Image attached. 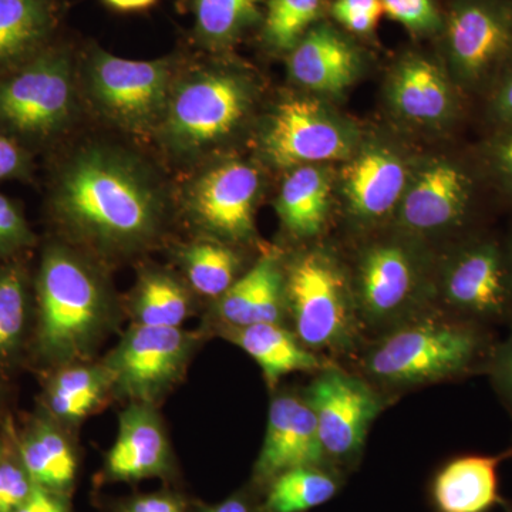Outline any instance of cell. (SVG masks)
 I'll return each instance as SVG.
<instances>
[{
	"label": "cell",
	"instance_id": "cell-1",
	"mask_svg": "<svg viewBox=\"0 0 512 512\" xmlns=\"http://www.w3.org/2000/svg\"><path fill=\"white\" fill-rule=\"evenodd\" d=\"M53 208L64 227L101 248L134 249L156 237L163 205L136 163L104 148L74 157L59 175Z\"/></svg>",
	"mask_w": 512,
	"mask_h": 512
},
{
	"label": "cell",
	"instance_id": "cell-2",
	"mask_svg": "<svg viewBox=\"0 0 512 512\" xmlns=\"http://www.w3.org/2000/svg\"><path fill=\"white\" fill-rule=\"evenodd\" d=\"M493 349L484 325L421 313L383 333L363 366L375 382L403 389L467 375L488 365Z\"/></svg>",
	"mask_w": 512,
	"mask_h": 512
},
{
	"label": "cell",
	"instance_id": "cell-3",
	"mask_svg": "<svg viewBox=\"0 0 512 512\" xmlns=\"http://www.w3.org/2000/svg\"><path fill=\"white\" fill-rule=\"evenodd\" d=\"M37 345L49 362L69 366L92 355L113 309L99 275L69 249L50 247L37 276Z\"/></svg>",
	"mask_w": 512,
	"mask_h": 512
},
{
	"label": "cell",
	"instance_id": "cell-4",
	"mask_svg": "<svg viewBox=\"0 0 512 512\" xmlns=\"http://www.w3.org/2000/svg\"><path fill=\"white\" fill-rule=\"evenodd\" d=\"M285 306L293 333L311 352H348L363 329L348 276L322 249L293 259L285 274Z\"/></svg>",
	"mask_w": 512,
	"mask_h": 512
},
{
	"label": "cell",
	"instance_id": "cell-5",
	"mask_svg": "<svg viewBox=\"0 0 512 512\" xmlns=\"http://www.w3.org/2000/svg\"><path fill=\"white\" fill-rule=\"evenodd\" d=\"M73 103L72 55L55 40L0 74V130L19 143L55 136L72 116Z\"/></svg>",
	"mask_w": 512,
	"mask_h": 512
},
{
	"label": "cell",
	"instance_id": "cell-6",
	"mask_svg": "<svg viewBox=\"0 0 512 512\" xmlns=\"http://www.w3.org/2000/svg\"><path fill=\"white\" fill-rule=\"evenodd\" d=\"M424 272L423 258L406 242L380 241L363 249L352 285L363 328L386 333L421 315Z\"/></svg>",
	"mask_w": 512,
	"mask_h": 512
},
{
	"label": "cell",
	"instance_id": "cell-7",
	"mask_svg": "<svg viewBox=\"0 0 512 512\" xmlns=\"http://www.w3.org/2000/svg\"><path fill=\"white\" fill-rule=\"evenodd\" d=\"M194 345L183 328L134 323L101 366L119 396L154 404L183 376Z\"/></svg>",
	"mask_w": 512,
	"mask_h": 512
},
{
	"label": "cell",
	"instance_id": "cell-8",
	"mask_svg": "<svg viewBox=\"0 0 512 512\" xmlns=\"http://www.w3.org/2000/svg\"><path fill=\"white\" fill-rule=\"evenodd\" d=\"M439 39L458 82L483 83L511 59L512 0H450Z\"/></svg>",
	"mask_w": 512,
	"mask_h": 512
},
{
	"label": "cell",
	"instance_id": "cell-9",
	"mask_svg": "<svg viewBox=\"0 0 512 512\" xmlns=\"http://www.w3.org/2000/svg\"><path fill=\"white\" fill-rule=\"evenodd\" d=\"M305 399L315 413L325 458L336 464L355 463L382 410L375 390L365 380L330 365L309 384Z\"/></svg>",
	"mask_w": 512,
	"mask_h": 512
},
{
	"label": "cell",
	"instance_id": "cell-10",
	"mask_svg": "<svg viewBox=\"0 0 512 512\" xmlns=\"http://www.w3.org/2000/svg\"><path fill=\"white\" fill-rule=\"evenodd\" d=\"M251 92L237 74L204 72L175 92L168 109L167 136L185 150L217 143L247 114Z\"/></svg>",
	"mask_w": 512,
	"mask_h": 512
},
{
	"label": "cell",
	"instance_id": "cell-11",
	"mask_svg": "<svg viewBox=\"0 0 512 512\" xmlns=\"http://www.w3.org/2000/svg\"><path fill=\"white\" fill-rule=\"evenodd\" d=\"M355 136L318 100L293 97L276 107L264 137L266 156L281 168L345 160Z\"/></svg>",
	"mask_w": 512,
	"mask_h": 512
},
{
	"label": "cell",
	"instance_id": "cell-12",
	"mask_svg": "<svg viewBox=\"0 0 512 512\" xmlns=\"http://www.w3.org/2000/svg\"><path fill=\"white\" fill-rule=\"evenodd\" d=\"M89 72L97 103L123 126L147 127L163 111L171 76L167 59L128 60L96 49Z\"/></svg>",
	"mask_w": 512,
	"mask_h": 512
},
{
	"label": "cell",
	"instance_id": "cell-13",
	"mask_svg": "<svg viewBox=\"0 0 512 512\" xmlns=\"http://www.w3.org/2000/svg\"><path fill=\"white\" fill-rule=\"evenodd\" d=\"M441 298L453 316L470 322H498L512 311L508 266L500 248L480 241L448 259L440 278Z\"/></svg>",
	"mask_w": 512,
	"mask_h": 512
},
{
	"label": "cell",
	"instance_id": "cell-14",
	"mask_svg": "<svg viewBox=\"0 0 512 512\" xmlns=\"http://www.w3.org/2000/svg\"><path fill=\"white\" fill-rule=\"evenodd\" d=\"M259 177L244 163L222 164L202 175L191 191L195 220L228 241H247L254 234Z\"/></svg>",
	"mask_w": 512,
	"mask_h": 512
},
{
	"label": "cell",
	"instance_id": "cell-15",
	"mask_svg": "<svg viewBox=\"0 0 512 512\" xmlns=\"http://www.w3.org/2000/svg\"><path fill=\"white\" fill-rule=\"evenodd\" d=\"M471 183L453 161H429L407 185L399 222L413 235L437 234L460 224L470 204Z\"/></svg>",
	"mask_w": 512,
	"mask_h": 512
},
{
	"label": "cell",
	"instance_id": "cell-16",
	"mask_svg": "<svg viewBox=\"0 0 512 512\" xmlns=\"http://www.w3.org/2000/svg\"><path fill=\"white\" fill-rule=\"evenodd\" d=\"M325 460L315 413L305 397L279 394L271 402L261 453L255 464L259 483H271L284 471L320 466Z\"/></svg>",
	"mask_w": 512,
	"mask_h": 512
},
{
	"label": "cell",
	"instance_id": "cell-17",
	"mask_svg": "<svg viewBox=\"0 0 512 512\" xmlns=\"http://www.w3.org/2000/svg\"><path fill=\"white\" fill-rule=\"evenodd\" d=\"M288 55L293 80L322 94H340L352 86L365 57L355 37L326 19L316 23Z\"/></svg>",
	"mask_w": 512,
	"mask_h": 512
},
{
	"label": "cell",
	"instance_id": "cell-18",
	"mask_svg": "<svg viewBox=\"0 0 512 512\" xmlns=\"http://www.w3.org/2000/svg\"><path fill=\"white\" fill-rule=\"evenodd\" d=\"M343 195L350 214L360 222H376L399 207L407 187V168L392 148H363L343 168Z\"/></svg>",
	"mask_w": 512,
	"mask_h": 512
},
{
	"label": "cell",
	"instance_id": "cell-19",
	"mask_svg": "<svg viewBox=\"0 0 512 512\" xmlns=\"http://www.w3.org/2000/svg\"><path fill=\"white\" fill-rule=\"evenodd\" d=\"M390 106L419 126H440L454 113V96L439 63L420 52H407L390 73Z\"/></svg>",
	"mask_w": 512,
	"mask_h": 512
},
{
	"label": "cell",
	"instance_id": "cell-20",
	"mask_svg": "<svg viewBox=\"0 0 512 512\" xmlns=\"http://www.w3.org/2000/svg\"><path fill=\"white\" fill-rule=\"evenodd\" d=\"M119 421V434L107 454V474L113 480L138 481L167 473L170 444L154 404L131 403Z\"/></svg>",
	"mask_w": 512,
	"mask_h": 512
},
{
	"label": "cell",
	"instance_id": "cell-21",
	"mask_svg": "<svg viewBox=\"0 0 512 512\" xmlns=\"http://www.w3.org/2000/svg\"><path fill=\"white\" fill-rule=\"evenodd\" d=\"M511 457L512 448L494 456L468 454L448 461L431 487L437 512H490L503 503L498 467Z\"/></svg>",
	"mask_w": 512,
	"mask_h": 512
},
{
	"label": "cell",
	"instance_id": "cell-22",
	"mask_svg": "<svg viewBox=\"0 0 512 512\" xmlns=\"http://www.w3.org/2000/svg\"><path fill=\"white\" fill-rule=\"evenodd\" d=\"M218 316L225 328L258 323L281 325L286 311L285 274L278 259L265 256L218 298Z\"/></svg>",
	"mask_w": 512,
	"mask_h": 512
},
{
	"label": "cell",
	"instance_id": "cell-23",
	"mask_svg": "<svg viewBox=\"0 0 512 512\" xmlns=\"http://www.w3.org/2000/svg\"><path fill=\"white\" fill-rule=\"evenodd\" d=\"M60 19V0H0V74L50 45Z\"/></svg>",
	"mask_w": 512,
	"mask_h": 512
},
{
	"label": "cell",
	"instance_id": "cell-24",
	"mask_svg": "<svg viewBox=\"0 0 512 512\" xmlns=\"http://www.w3.org/2000/svg\"><path fill=\"white\" fill-rule=\"evenodd\" d=\"M225 338L248 353L261 367L266 382L275 386L295 372H320L328 367L299 342L295 333L276 323H258L242 328H225Z\"/></svg>",
	"mask_w": 512,
	"mask_h": 512
},
{
	"label": "cell",
	"instance_id": "cell-25",
	"mask_svg": "<svg viewBox=\"0 0 512 512\" xmlns=\"http://www.w3.org/2000/svg\"><path fill=\"white\" fill-rule=\"evenodd\" d=\"M330 183L316 165L295 168L286 178L276 201V211L286 231L296 238H311L325 227Z\"/></svg>",
	"mask_w": 512,
	"mask_h": 512
},
{
	"label": "cell",
	"instance_id": "cell-26",
	"mask_svg": "<svg viewBox=\"0 0 512 512\" xmlns=\"http://www.w3.org/2000/svg\"><path fill=\"white\" fill-rule=\"evenodd\" d=\"M18 456L35 485L66 493L76 478L77 460L72 446L60 431L39 424L20 443Z\"/></svg>",
	"mask_w": 512,
	"mask_h": 512
},
{
	"label": "cell",
	"instance_id": "cell-27",
	"mask_svg": "<svg viewBox=\"0 0 512 512\" xmlns=\"http://www.w3.org/2000/svg\"><path fill=\"white\" fill-rule=\"evenodd\" d=\"M266 0H194L195 35L202 45L224 49L261 25Z\"/></svg>",
	"mask_w": 512,
	"mask_h": 512
},
{
	"label": "cell",
	"instance_id": "cell-28",
	"mask_svg": "<svg viewBox=\"0 0 512 512\" xmlns=\"http://www.w3.org/2000/svg\"><path fill=\"white\" fill-rule=\"evenodd\" d=\"M110 389L103 366H63L49 384L46 403L57 419L79 421L99 406Z\"/></svg>",
	"mask_w": 512,
	"mask_h": 512
},
{
	"label": "cell",
	"instance_id": "cell-29",
	"mask_svg": "<svg viewBox=\"0 0 512 512\" xmlns=\"http://www.w3.org/2000/svg\"><path fill=\"white\" fill-rule=\"evenodd\" d=\"M339 487V478L320 466L292 468L269 483L264 512H306L332 500Z\"/></svg>",
	"mask_w": 512,
	"mask_h": 512
},
{
	"label": "cell",
	"instance_id": "cell-30",
	"mask_svg": "<svg viewBox=\"0 0 512 512\" xmlns=\"http://www.w3.org/2000/svg\"><path fill=\"white\" fill-rule=\"evenodd\" d=\"M326 13V0H266L259 25L262 43L272 52L289 53Z\"/></svg>",
	"mask_w": 512,
	"mask_h": 512
},
{
	"label": "cell",
	"instance_id": "cell-31",
	"mask_svg": "<svg viewBox=\"0 0 512 512\" xmlns=\"http://www.w3.org/2000/svg\"><path fill=\"white\" fill-rule=\"evenodd\" d=\"M190 312V298L173 276L163 272L143 276L133 302L137 325L181 328Z\"/></svg>",
	"mask_w": 512,
	"mask_h": 512
},
{
	"label": "cell",
	"instance_id": "cell-32",
	"mask_svg": "<svg viewBox=\"0 0 512 512\" xmlns=\"http://www.w3.org/2000/svg\"><path fill=\"white\" fill-rule=\"evenodd\" d=\"M184 266L192 288L210 298H221L238 279L237 254L215 242H200L188 248Z\"/></svg>",
	"mask_w": 512,
	"mask_h": 512
},
{
	"label": "cell",
	"instance_id": "cell-33",
	"mask_svg": "<svg viewBox=\"0 0 512 512\" xmlns=\"http://www.w3.org/2000/svg\"><path fill=\"white\" fill-rule=\"evenodd\" d=\"M28 320V282L18 265H0V362L18 352Z\"/></svg>",
	"mask_w": 512,
	"mask_h": 512
},
{
	"label": "cell",
	"instance_id": "cell-34",
	"mask_svg": "<svg viewBox=\"0 0 512 512\" xmlns=\"http://www.w3.org/2000/svg\"><path fill=\"white\" fill-rule=\"evenodd\" d=\"M383 12L417 37H440L444 10L437 0H382Z\"/></svg>",
	"mask_w": 512,
	"mask_h": 512
},
{
	"label": "cell",
	"instance_id": "cell-35",
	"mask_svg": "<svg viewBox=\"0 0 512 512\" xmlns=\"http://www.w3.org/2000/svg\"><path fill=\"white\" fill-rule=\"evenodd\" d=\"M330 19L343 32L355 37H372L383 15L382 0H332Z\"/></svg>",
	"mask_w": 512,
	"mask_h": 512
},
{
	"label": "cell",
	"instance_id": "cell-36",
	"mask_svg": "<svg viewBox=\"0 0 512 512\" xmlns=\"http://www.w3.org/2000/svg\"><path fill=\"white\" fill-rule=\"evenodd\" d=\"M35 483L18 454L0 458V512H16L32 494Z\"/></svg>",
	"mask_w": 512,
	"mask_h": 512
},
{
	"label": "cell",
	"instance_id": "cell-37",
	"mask_svg": "<svg viewBox=\"0 0 512 512\" xmlns=\"http://www.w3.org/2000/svg\"><path fill=\"white\" fill-rule=\"evenodd\" d=\"M33 234L19 208L0 194V258L29 247Z\"/></svg>",
	"mask_w": 512,
	"mask_h": 512
},
{
	"label": "cell",
	"instance_id": "cell-38",
	"mask_svg": "<svg viewBox=\"0 0 512 512\" xmlns=\"http://www.w3.org/2000/svg\"><path fill=\"white\" fill-rule=\"evenodd\" d=\"M32 170L28 148L0 130V181L26 177Z\"/></svg>",
	"mask_w": 512,
	"mask_h": 512
},
{
	"label": "cell",
	"instance_id": "cell-39",
	"mask_svg": "<svg viewBox=\"0 0 512 512\" xmlns=\"http://www.w3.org/2000/svg\"><path fill=\"white\" fill-rule=\"evenodd\" d=\"M487 366L495 389L512 412V328L510 336L501 345L494 346Z\"/></svg>",
	"mask_w": 512,
	"mask_h": 512
},
{
	"label": "cell",
	"instance_id": "cell-40",
	"mask_svg": "<svg viewBox=\"0 0 512 512\" xmlns=\"http://www.w3.org/2000/svg\"><path fill=\"white\" fill-rule=\"evenodd\" d=\"M16 512H69V503L64 493L35 485L28 500Z\"/></svg>",
	"mask_w": 512,
	"mask_h": 512
},
{
	"label": "cell",
	"instance_id": "cell-41",
	"mask_svg": "<svg viewBox=\"0 0 512 512\" xmlns=\"http://www.w3.org/2000/svg\"><path fill=\"white\" fill-rule=\"evenodd\" d=\"M124 512H184L181 504L170 495H146L127 505Z\"/></svg>",
	"mask_w": 512,
	"mask_h": 512
},
{
	"label": "cell",
	"instance_id": "cell-42",
	"mask_svg": "<svg viewBox=\"0 0 512 512\" xmlns=\"http://www.w3.org/2000/svg\"><path fill=\"white\" fill-rule=\"evenodd\" d=\"M493 165L495 173L512 190V133L498 141L493 148Z\"/></svg>",
	"mask_w": 512,
	"mask_h": 512
},
{
	"label": "cell",
	"instance_id": "cell-43",
	"mask_svg": "<svg viewBox=\"0 0 512 512\" xmlns=\"http://www.w3.org/2000/svg\"><path fill=\"white\" fill-rule=\"evenodd\" d=\"M508 69L505 80L495 94L494 113L498 120L512 123V56L508 60Z\"/></svg>",
	"mask_w": 512,
	"mask_h": 512
},
{
	"label": "cell",
	"instance_id": "cell-44",
	"mask_svg": "<svg viewBox=\"0 0 512 512\" xmlns=\"http://www.w3.org/2000/svg\"><path fill=\"white\" fill-rule=\"evenodd\" d=\"M103 2L121 12H137V10L150 8L157 0H103Z\"/></svg>",
	"mask_w": 512,
	"mask_h": 512
},
{
	"label": "cell",
	"instance_id": "cell-45",
	"mask_svg": "<svg viewBox=\"0 0 512 512\" xmlns=\"http://www.w3.org/2000/svg\"><path fill=\"white\" fill-rule=\"evenodd\" d=\"M204 512H254L252 511L251 505L247 503V500L239 497H232L224 503L215 505V507L208 508Z\"/></svg>",
	"mask_w": 512,
	"mask_h": 512
},
{
	"label": "cell",
	"instance_id": "cell-46",
	"mask_svg": "<svg viewBox=\"0 0 512 512\" xmlns=\"http://www.w3.org/2000/svg\"><path fill=\"white\" fill-rule=\"evenodd\" d=\"M508 275H510V286H511V295H512V247H511L510 265H508Z\"/></svg>",
	"mask_w": 512,
	"mask_h": 512
},
{
	"label": "cell",
	"instance_id": "cell-47",
	"mask_svg": "<svg viewBox=\"0 0 512 512\" xmlns=\"http://www.w3.org/2000/svg\"><path fill=\"white\" fill-rule=\"evenodd\" d=\"M6 451H5V448H3L2 446H0V458L3 457V454H5Z\"/></svg>",
	"mask_w": 512,
	"mask_h": 512
},
{
	"label": "cell",
	"instance_id": "cell-48",
	"mask_svg": "<svg viewBox=\"0 0 512 512\" xmlns=\"http://www.w3.org/2000/svg\"><path fill=\"white\" fill-rule=\"evenodd\" d=\"M508 512H512V510L508 511Z\"/></svg>",
	"mask_w": 512,
	"mask_h": 512
}]
</instances>
